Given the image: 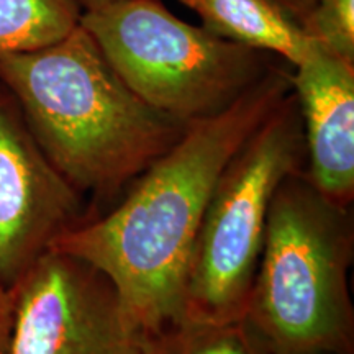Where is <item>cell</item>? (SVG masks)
Masks as SVG:
<instances>
[{
    "label": "cell",
    "instance_id": "1",
    "mask_svg": "<svg viewBox=\"0 0 354 354\" xmlns=\"http://www.w3.org/2000/svg\"><path fill=\"white\" fill-rule=\"evenodd\" d=\"M290 74V66L279 61L227 110L187 123L120 203L97 218L87 216L53 245L100 269L146 335L183 320L185 277L216 180L292 91Z\"/></svg>",
    "mask_w": 354,
    "mask_h": 354
},
{
    "label": "cell",
    "instance_id": "2",
    "mask_svg": "<svg viewBox=\"0 0 354 354\" xmlns=\"http://www.w3.org/2000/svg\"><path fill=\"white\" fill-rule=\"evenodd\" d=\"M0 84L82 197L117 196L187 127L140 99L81 25L38 50L0 53Z\"/></svg>",
    "mask_w": 354,
    "mask_h": 354
},
{
    "label": "cell",
    "instance_id": "3",
    "mask_svg": "<svg viewBox=\"0 0 354 354\" xmlns=\"http://www.w3.org/2000/svg\"><path fill=\"white\" fill-rule=\"evenodd\" d=\"M351 207L325 197L304 171L274 194L245 322L272 354H353L348 274Z\"/></svg>",
    "mask_w": 354,
    "mask_h": 354
},
{
    "label": "cell",
    "instance_id": "4",
    "mask_svg": "<svg viewBox=\"0 0 354 354\" xmlns=\"http://www.w3.org/2000/svg\"><path fill=\"white\" fill-rule=\"evenodd\" d=\"M79 25L140 99L183 123L227 110L282 61L177 19L161 0H118Z\"/></svg>",
    "mask_w": 354,
    "mask_h": 354
},
{
    "label": "cell",
    "instance_id": "5",
    "mask_svg": "<svg viewBox=\"0 0 354 354\" xmlns=\"http://www.w3.org/2000/svg\"><path fill=\"white\" fill-rule=\"evenodd\" d=\"M304 169L302 117L290 91L216 180L185 277L183 320L245 318L272 197L287 176Z\"/></svg>",
    "mask_w": 354,
    "mask_h": 354
},
{
    "label": "cell",
    "instance_id": "6",
    "mask_svg": "<svg viewBox=\"0 0 354 354\" xmlns=\"http://www.w3.org/2000/svg\"><path fill=\"white\" fill-rule=\"evenodd\" d=\"M6 354H146L148 335L100 269L50 250L12 287Z\"/></svg>",
    "mask_w": 354,
    "mask_h": 354
},
{
    "label": "cell",
    "instance_id": "7",
    "mask_svg": "<svg viewBox=\"0 0 354 354\" xmlns=\"http://www.w3.org/2000/svg\"><path fill=\"white\" fill-rule=\"evenodd\" d=\"M82 198L41 151L17 100L0 84V284L12 289L87 218Z\"/></svg>",
    "mask_w": 354,
    "mask_h": 354
},
{
    "label": "cell",
    "instance_id": "8",
    "mask_svg": "<svg viewBox=\"0 0 354 354\" xmlns=\"http://www.w3.org/2000/svg\"><path fill=\"white\" fill-rule=\"evenodd\" d=\"M292 92L302 117L305 174L325 197L354 198V63L313 46L292 68Z\"/></svg>",
    "mask_w": 354,
    "mask_h": 354
},
{
    "label": "cell",
    "instance_id": "9",
    "mask_svg": "<svg viewBox=\"0 0 354 354\" xmlns=\"http://www.w3.org/2000/svg\"><path fill=\"white\" fill-rule=\"evenodd\" d=\"M196 12L202 26L215 37L268 53L290 68L302 63L312 43L276 0H179Z\"/></svg>",
    "mask_w": 354,
    "mask_h": 354
},
{
    "label": "cell",
    "instance_id": "10",
    "mask_svg": "<svg viewBox=\"0 0 354 354\" xmlns=\"http://www.w3.org/2000/svg\"><path fill=\"white\" fill-rule=\"evenodd\" d=\"M81 15L77 0H0V53L59 41L76 28Z\"/></svg>",
    "mask_w": 354,
    "mask_h": 354
},
{
    "label": "cell",
    "instance_id": "11",
    "mask_svg": "<svg viewBox=\"0 0 354 354\" xmlns=\"http://www.w3.org/2000/svg\"><path fill=\"white\" fill-rule=\"evenodd\" d=\"M146 354H272L243 320H180L148 335Z\"/></svg>",
    "mask_w": 354,
    "mask_h": 354
},
{
    "label": "cell",
    "instance_id": "12",
    "mask_svg": "<svg viewBox=\"0 0 354 354\" xmlns=\"http://www.w3.org/2000/svg\"><path fill=\"white\" fill-rule=\"evenodd\" d=\"M310 41L354 63V0H276Z\"/></svg>",
    "mask_w": 354,
    "mask_h": 354
},
{
    "label": "cell",
    "instance_id": "13",
    "mask_svg": "<svg viewBox=\"0 0 354 354\" xmlns=\"http://www.w3.org/2000/svg\"><path fill=\"white\" fill-rule=\"evenodd\" d=\"M12 290L0 284V354H6L12 330Z\"/></svg>",
    "mask_w": 354,
    "mask_h": 354
},
{
    "label": "cell",
    "instance_id": "14",
    "mask_svg": "<svg viewBox=\"0 0 354 354\" xmlns=\"http://www.w3.org/2000/svg\"><path fill=\"white\" fill-rule=\"evenodd\" d=\"M113 2H118V0H77V3L82 8V12L95 10V8L105 7V6H109V3H113Z\"/></svg>",
    "mask_w": 354,
    "mask_h": 354
},
{
    "label": "cell",
    "instance_id": "15",
    "mask_svg": "<svg viewBox=\"0 0 354 354\" xmlns=\"http://www.w3.org/2000/svg\"><path fill=\"white\" fill-rule=\"evenodd\" d=\"M300 354H333V353H300Z\"/></svg>",
    "mask_w": 354,
    "mask_h": 354
}]
</instances>
